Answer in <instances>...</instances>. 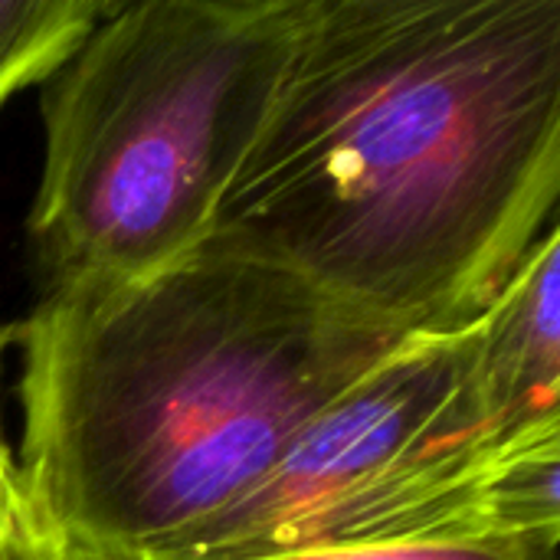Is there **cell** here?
Wrapping results in <instances>:
<instances>
[{
  "mask_svg": "<svg viewBox=\"0 0 560 560\" xmlns=\"http://www.w3.org/2000/svg\"><path fill=\"white\" fill-rule=\"evenodd\" d=\"M59 560H105L98 555H89L82 548H69V545H59Z\"/></svg>",
  "mask_w": 560,
  "mask_h": 560,
  "instance_id": "obj_10",
  "label": "cell"
},
{
  "mask_svg": "<svg viewBox=\"0 0 560 560\" xmlns=\"http://www.w3.org/2000/svg\"><path fill=\"white\" fill-rule=\"evenodd\" d=\"M16 486L59 545L161 560L410 335L197 246L131 282L46 289L23 325Z\"/></svg>",
  "mask_w": 560,
  "mask_h": 560,
  "instance_id": "obj_2",
  "label": "cell"
},
{
  "mask_svg": "<svg viewBox=\"0 0 560 560\" xmlns=\"http://www.w3.org/2000/svg\"><path fill=\"white\" fill-rule=\"evenodd\" d=\"M560 0H305L200 246L410 338L476 325L558 223Z\"/></svg>",
  "mask_w": 560,
  "mask_h": 560,
  "instance_id": "obj_1",
  "label": "cell"
},
{
  "mask_svg": "<svg viewBox=\"0 0 560 560\" xmlns=\"http://www.w3.org/2000/svg\"><path fill=\"white\" fill-rule=\"evenodd\" d=\"M302 13L305 0L112 3L43 82V292L131 282L207 240Z\"/></svg>",
  "mask_w": 560,
  "mask_h": 560,
  "instance_id": "obj_3",
  "label": "cell"
},
{
  "mask_svg": "<svg viewBox=\"0 0 560 560\" xmlns=\"http://www.w3.org/2000/svg\"><path fill=\"white\" fill-rule=\"evenodd\" d=\"M560 538V427L502 440L476 325L407 338L223 515L161 560H253L427 538Z\"/></svg>",
  "mask_w": 560,
  "mask_h": 560,
  "instance_id": "obj_4",
  "label": "cell"
},
{
  "mask_svg": "<svg viewBox=\"0 0 560 560\" xmlns=\"http://www.w3.org/2000/svg\"><path fill=\"white\" fill-rule=\"evenodd\" d=\"M108 10L102 0H0V105L46 82Z\"/></svg>",
  "mask_w": 560,
  "mask_h": 560,
  "instance_id": "obj_6",
  "label": "cell"
},
{
  "mask_svg": "<svg viewBox=\"0 0 560 560\" xmlns=\"http://www.w3.org/2000/svg\"><path fill=\"white\" fill-rule=\"evenodd\" d=\"M479 384L502 440L560 427V230L538 240L476 322Z\"/></svg>",
  "mask_w": 560,
  "mask_h": 560,
  "instance_id": "obj_5",
  "label": "cell"
},
{
  "mask_svg": "<svg viewBox=\"0 0 560 560\" xmlns=\"http://www.w3.org/2000/svg\"><path fill=\"white\" fill-rule=\"evenodd\" d=\"M0 345H3V341H0Z\"/></svg>",
  "mask_w": 560,
  "mask_h": 560,
  "instance_id": "obj_11",
  "label": "cell"
},
{
  "mask_svg": "<svg viewBox=\"0 0 560 560\" xmlns=\"http://www.w3.org/2000/svg\"><path fill=\"white\" fill-rule=\"evenodd\" d=\"M10 482H13V459H10V453L3 450V443H0V492H3Z\"/></svg>",
  "mask_w": 560,
  "mask_h": 560,
  "instance_id": "obj_9",
  "label": "cell"
},
{
  "mask_svg": "<svg viewBox=\"0 0 560 560\" xmlns=\"http://www.w3.org/2000/svg\"><path fill=\"white\" fill-rule=\"evenodd\" d=\"M253 560H560V538L495 535V538H427L390 545L312 548Z\"/></svg>",
  "mask_w": 560,
  "mask_h": 560,
  "instance_id": "obj_7",
  "label": "cell"
},
{
  "mask_svg": "<svg viewBox=\"0 0 560 560\" xmlns=\"http://www.w3.org/2000/svg\"><path fill=\"white\" fill-rule=\"evenodd\" d=\"M0 560H59V541L26 505L16 476L0 492Z\"/></svg>",
  "mask_w": 560,
  "mask_h": 560,
  "instance_id": "obj_8",
  "label": "cell"
}]
</instances>
